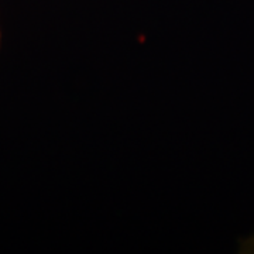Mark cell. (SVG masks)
<instances>
[{
  "label": "cell",
  "mask_w": 254,
  "mask_h": 254,
  "mask_svg": "<svg viewBox=\"0 0 254 254\" xmlns=\"http://www.w3.org/2000/svg\"><path fill=\"white\" fill-rule=\"evenodd\" d=\"M240 252H243V253H254V236L249 237L247 240L242 242Z\"/></svg>",
  "instance_id": "obj_1"
}]
</instances>
